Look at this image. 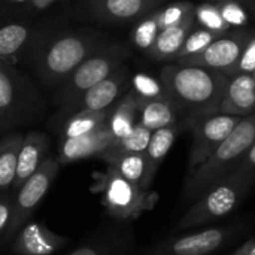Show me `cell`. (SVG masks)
<instances>
[{"instance_id": "32", "label": "cell", "mask_w": 255, "mask_h": 255, "mask_svg": "<svg viewBox=\"0 0 255 255\" xmlns=\"http://www.w3.org/2000/svg\"><path fill=\"white\" fill-rule=\"evenodd\" d=\"M194 9H196V4L190 1H175L164 7H158L155 13H157L158 24L163 30L166 27H172V25L182 22L191 12H194Z\"/></svg>"}, {"instance_id": "1", "label": "cell", "mask_w": 255, "mask_h": 255, "mask_svg": "<svg viewBox=\"0 0 255 255\" xmlns=\"http://www.w3.org/2000/svg\"><path fill=\"white\" fill-rule=\"evenodd\" d=\"M170 102L181 114L184 128L206 117L217 115L230 76L206 67L166 64L160 72Z\"/></svg>"}, {"instance_id": "26", "label": "cell", "mask_w": 255, "mask_h": 255, "mask_svg": "<svg viewBox=\"0 0 255 255\" xmlns=\"http://www.w3.org/2000/svg\"><path fill=\"white\" fill-rule=\"evenodd\" d=\"M130 90L133 91L139 106L152 100L169 99L166 87L161 79L154 78L148 73L139 72L130 79Z\"/></svg>"}, {"instance_id": "22", "label": "cell", "mask_w": 255, "mask_h": 255, "mask_svg": "<svg viewBox=\"0 0 255 255\" xmlns=\"http://www.w3.org/2000/svg\"><path fill=\"white\" fill-rule=\"evenodd\" d=\"M128 245V230H111L67 255H126Z\"/></svg>"}, {"instance_id": "12", "label": "cell", "mask_w": 255, "mask_h": 255, "mask_svg": "<svg viewBox=\"0 0 255 255\" xmlns=\"http://www.w3.org/2000/svg\"><path fill=\"white\" fill-rule=\"evenodd\" d=\"M130 90L128 73L124 64L115 70L109 78L84 91L64 108L72 114L78 112H99L114 108L120 99Z\"/></svg>"}, {"instance_id": "28", "label": "cell", "mask_w": 255, "mask_h": 255, "mask_svg": "<svg viewBox=\"0 0 255 255\" xmlns=\"http://www.w3.org/2000/svg\"><path fill=\"white\" fill-rule=\"evenodd\" d=\"M30 37V30L24 24L10 22L0 27V58H7L15 55L24 48Z\"/></svg>"}, {"instance_id": "21", "label": "cell", "mask_w": 255, "mask_h": 255, "mask_svg": "<svg viewBox=\"0 0 255 255\" xmlns=\"http://www.w3.org/2000/svg\"><path fill=\"white\" fill-rule=\"evenodd\" d=\"M181 123V114L170 99L152 100L139 106V124L151 131Z\"/></svg>"}, {"instance_id": "38", "label": "cell", "mask_w": 255, "mask_h": 255, "mask_svg": "<svg viewBox=\"0 0 255 255\" xmlns=\"http://www.w3.org/2000/svg\"><path fill=\"white\" fill-rule=\"evenodd\" d=\"M57 0H30V9L31 10H36V12H40V10H45L48 9L51 4H54Z\"/></svg>"}, {"instance_id": "8", "label": "cell", "mask_w": 255, "mask_h": 255, "mask_svg": "<svg viewBox=\"0 0 255 255\" xmlns=\"http://www.w3.org/2000/svg\"><path fill=\"white\" fill-rule=\"evenodd\" d=\"M60 170V161L49 157L45 158L40 167L24 182V185L16 191L15 200H13V215L12 223L7 230V235L3 241V244H9L18 232L27 224L31 214L36 211L42 199L46 196L51 184L54 182L55 176Z\"/></svg>"}, {"instance_id": "11", "label": "cell", "mask_w": 255, "mask_h": 255, "mask_svg": "<svg viewBox=\"0 0 255 255\" xmlns=\"http://www.w3.org/2000/svg\"><path fill=\"white\" fill-rule=\"evenodd\" d=\"M253 33L251 31H233L224 33L217 37L208 48H205L200 54L176 61L178 64L185 66H199L212 69L217 72H223L232 78L235 67L238 66L241 55L250 42Z\"/></svg>"}, {"instance_id": "10", "label": "cell", "mask_w": 255, "mask_h": 255, "mask_svg": "<svg viewBox=\"0 0 255 255\" xmlns=\"http://www.w3.org/2000/svg\"><path fill=\"white\" fill-rule=\"evenodd\" d=\"M244 117L217 114L206 117L193 123L188 130H191V149L188 158V172L202 166L214 151L229 137L235 127L241 123Z\"/></svg>"}, {"instance_id": "6", "label": "cell", "mask_w": 255, "mask_h": 255, "mask_svg": "<svg viewBox=\"0 0 255 255\" xmlns=\"http://www.w3.org/2000/svg\"><path fill=\"white\" fill-rule=\"evenodd\" d=\"M242 223L214 226L184 235H173L146 251L145 255H217L241 232Z\"/></svg>"}, {"instance_id": "4", "label": "cell", "mask_w": 255, "mask_h": 255, "mask_svg": "<svg viewBox=\"0 0 255 255\" xmlns=\"http://www.w3.org/2000/svg\"><path fill=\"white\" fill-rule=\"evenodd\" d=\"M93 191L100 194L106 212L118 221L137 220L143 212L151 211L158 202V194L127 181L112 166L97 173Z\"/></svg>"}, {"instance_id": "15", "label": "cell", "mask_w": 255, "mask_h": 255, "mask_svg": "<svg viewBox=\"0 0 255 255\" xmlns=\"http://www.w3.org/2000/svg\"><path fill=\"white\" fill-rule=\"evenodd\" d=\"M115 140L108 123L100 126L99 128L76 136V137H64L61 148H60V158L61 164L85 160L90 157H100Z\"/></svg>"}, {"instance_id": "16", "label": "cell", "mask_w": 255, "mask_h": 255, "mask_svg": "<svg viewBox=\"0 0 255 255\" xmlns=\"http://www.w3.org/2000/svg\"><path fill=\"white\" fill-rule=\"evenodd\" d=\"M218 114L248 117L255 114V79L253 75L232 76Z\"/></svg>"}, {"instance_id": "23", "label": "cell", "mask_w": 255, "mask_h": 255, "mask_svg": "<svg viewBox=\"0 0 255 255\" xmlns=\"http://www.w3.org/2000/svg\"><path fill=\"white\" fill-rule=\"evenodd\" d=\"M22 140L24 136L15 133L0 142V191L12 188Z\"/></svg>"}, {"instance_id": "18", "label": "cell", "mask_w": 255, "mask_h": 255, "mask_svg": "<svg viewBox=\"0 0 255 255\" xmlns=\"http://www.w3.org/2000/svg\"><path fill=\"white\" fill-rule=\"evenodd\" d=\"M196 24V15L191 12L182 22L163 28L157 36L152 48L146 54L155 61H175L184 46L187 36Z\"/></svg>"}, {"instance_id": "17", "label": "cell", "mask_w": 255, "mask_h": 255, "mask_svg": "<svg viewBox=\"0 0 255 255\" xmlns=\"http://www.w3.org/2000/svg\"><path fill=\"white\" fill-rule=\"evenodd\" d=\"M48 151V137L43 133H28L24 136L22 145L18 154L16 175L12 184V191L16 193L24 182L40 167Z\"/></svg>"}, {"instance_id": "7", "label": "cell", "mask_w": 255, "mask_h": 255, "mask_svg": "<svg viewBox=\"0 0 255 255\" xmlns=\"http://www.w3.org/2000/svg\"><path fill=\"white\" fill-rule=\"evenodd\" d=\"M126 55V49L120 45H115L111 48L97 49L87 57L70 75L63 79L60 96L64 106L88 88L109 78L124 64Z\"/></svg>"}, {"instance_id": "14", "label": "cell", "mask_w": 255, "mask_h": 255, "mask_svg": "<svg viewBox=\"0 0 255 255\" xmlns=\"http://www.w3.org/2000/svg\"><path fill=\"white\" fill-rule=\"evenodd\" d=\"M69 244L66 236L57 235L42 223H27L13 238L12 254L54 255Z\"/></svg>"}, {"instance_id": "30", "label": "cell", "mask_w": 255, "mask_h": 255, "mask_svg": "<svg viewBox=\"0 0 255 255\" xmlns=\"http://www.w3.org/2000/svg\"><path fill=\"white\" fill-rule=\"evenodd\" d=\"M220 36L221 34H217V33H214L211 30H206V28H203V27L196 24L193 27V30L190 31V34L187 36V39L184 42V46L179 51V54H178L175 61H179V60H184V58H188V57L200 54L205 48H208Z\"/></svg>"}, {"instance_id": "34", "label": "cell", "mask_w": 255, "mask_h": 255, "mask_svg": "<svg viewBox=\"0 0 255 255\" xmlns=\"http://www.w3.org/2000/svg\"><path fill=\"white\" fill-rule=\"evenodd\" d=\"M255 72V33L251 36L250 42L247 43L241 60L238 63V66L235 67V72L232 76L236 75H253Z\"/></svg>"}, {"instance_id": "19", "label": "cell", "mask_w": 255, "mask_h": 255, "mask_svg": "<svg viewBox=\"0 0 255 255\" xmlns=\"http://www.w3.org/2000/svg\"><path fill=\"white\" fill-rule=\"evenodd\" d=\"M182 128H184L182 123H176V124H172V126H167V127L152 131L149 145L145 151L148 167H146V175H145V179L142 184L143 190H151L152 181H154L160 166L163 164L164 158L167 157L169 151L172 149V146Z\"/></svg>"}, {"instance_id": "25", "label": "cell", "mask_w": 255, "mask_h": 255, "mask_svg": "<svg viewBox=\"0 0 255 255\" xmlns=\"http://www.w3.org/2000/svg\"><path fill=\"white\" fill-rule=\"evenodd\" d=\"M121 176L127 181L142 187L145 175H146V155L145 152H131V154H121L108 161Z\"/></svg>"}, {"instance_id": "39", "label": "cell", "mask_w": 255, "mask_h": 255, "mask_svg": "<svg viewBox=\"0 0 255 255\" xmlns=\"http://www.w3.org/2000/svg\"><path fill=\"white\" fill-rule=\"evenodd\" d=\"M7 1L15 3V4H24V3H27V1H30V0H7Z\"/></svg>"}, {"instance_id": "31", "label": "cell", "mask_w": 255, "mask_h": 255, "mask_svg": "<svg viewBox=\"0 0 255 255\" xmlns=\"http://www.w3.org/2000/svg\"><path fill=\"white\" fill-rule=\"evenodd\" d=\"M194 15H196L197 25H200L206 30H211L217 34H224L230 30V25L224 21L217 4L202 3V4L196 6Z\"/></svg>"}, {"instance_id": "27", "label": "cell", "mask_w": 255, "mask_h": 255, "mask_svg": "<svg viewBox=\"0 0 255 255\" xmlns=\"http://www.w3.org/2000/svg\"><path fill=\"white\" fill-rule=\"evenodd\" d=\"M112 112L111 109L99 112H78L70 117L64 128V137H76L85 133H90L100 126L108 123V118Z\"/></svg>"}, {"instance_id": "3", "label": "cell", "mask_w": 255, "mask_h": 255, "mask_svg": "<svg viewBox=\"0 0 255 255\" xmlns=\"http://www.w3.org/2000/svg\"><path fill=\"white\" fill-rule=\"evenodd\" d=\"M254 185L255 181L253 178L233 172L211 187L191 205V208L176 224L173 233L209 226L229 217L245 202Z\"/></svg>"}, {"instance_id": "36", "label": "cell", "mask_w": 255, "mask_h": 255, "mask_svg": "<svg viewBox=\"0 0 255 255\" xmlns=\"http://www.w3.org/2000/svg\"><path fill=\"white\" fill-rule=\"evenodd\" d=\"M236 172L242 173L245 176H250L255 181V142L250 148V151L247 152V155L244 157V160L239 164V167L236 169Z\"/></svg>"}, {"instance_id": "29", "label": "cell", "mask_w": 255, "mask_h": 255, "mask_svg": "<svg viewBox=\"0 0 255 255\" xmlns=\"http://www.w3.org/2000/svg\"><path fill=\"white\" fill-rule=\"evenodd\" d=\"M160 31H161V27L158 24L157 13L152 12V13L143 16L142 19H139L137 22H134L130 39L137 49L148 52L152 48Z\"/></svg>"}, {"instance_id": "37", "label": "cell", "mask_w": 255, "mask_h": 255, "mask_svg": "<svg viewBox=\"0 0 255 255\" xmlns=\"http://www.w3.org/2000/svg\"><path fill=\"white\" fill-rule=\"evenodd\" d=\"M230 255H255V238H251L247 242H244L236 251H233Z\"/></svg>"}, {"instance_id": "5", "label": "cell", "mask_w": 255, "mask_h": 255, "mask_svg": "<svg viewBox=\"0 0 255 255\" xmlns=\"http://www.w3.org/2000/svg\"><path fill=\"white\" fill-rule=\"evenodd\" d=\"M96 39L90 34L69 33L54 39L40 54L39 76L45 82H60L70 75L87 57L96 52Z\"/></svg>"}, {"instance_id": "13", "label": "cell", "mask_w": 255, "mask_h": 255, "mask_svg": "<svg viewBox=\"0 0 255 255\" xmlns=\"http://www.w3.org/2000/svg\"><path fill=\"white\" fill-rule=\"evenodd\" d=\"M166 0H90L91 13L111 24L137 22L155 12Z\"/></svg>"}, {"instance_id": "41", "label": "cell", "mask_w": 255, "mask_h": 255, "mask_svg": "<svg viewBox=\"0 0 255 255\" xmlns=\"http://www.w3.org/2000/svg\"><path fill=\"white\" fill-rule=\"evenodd\" d=\"M220 1H223V0H220Z\"/></svg>"}, {"instance_id": "24", "label": "cell", "mask_w": 255, "mask_h": 255, "mask_svg": "<svg viewBox=\"0 0 255 255\" xmlns=\"http://www.w3.org/2000/svg\"><path fill=\"white\" fill-rule=\"evenodd\" d=\"M151 136H152V131L137 123L136 127L127 136L114 140L112 145L100 155V158L108 163L111 158H114L117 155H121V154L145 152L148 145H149Z\"/></svg>"}, {"instance_id": "33", "label": "cell", "mask_w": 255, "mask_h": 255, "mask_svg": "<svg viewBox=\"0 0 255 255\" xmlns=\"http://www.w3.org/2000/svg\"><path fill=\"white\" fill-rule=\"evenodd\" d=\"M218 9L224 18V21L230 25V28L245 27L250 21L248 10L238 0H223L218 4Z\"/></svg>"}, {"instance_id": "20", "label": "cell", "mask_w": 255, "mask_h": 255, "mask_svg": "<svg viewBox=\"0 0 255 255\" xmlns=\"http://www.w3.org/2000/svg\"><path fill=\"white\" fill-rule=\"evenodd\" d=\"M139 123V103L131 90H128L120 102L112 108V112L108 118V126L117 139L127 136Z\"/></svg>"}, {"instance_id": "35", "label": "cell", "mask_w": 255, "mask_h": 255, "mask_svg": "<svg viewBox=\"0 0 255 255\" xmlns=\"http://www.w3.org/2000/svg\"><path fill=\"white\" fill-rule=\"evenodd\" d=\"M15 197L9 194H0V241L3 242L12 223Z\"/></svg>"}, {"instance_id": "9", "label": "cell", "mask_w": 255, "mask_h": 255, "mask_svg": "<svg viewBox=\"0 0 255 255\" xmlns=\"http://www.w3.org/2000/svg\"><path fill=\"white\" fill-rule=\"evenodd\" d=\"M34 96L25 78L0 58V128L13 127L33 112Z\"/></svg>"}, {"instance_id": "40", "label": "cell", "mask_w": 255, "mask_h": 255, "mask_svg": "<svg viewBox=\"0 0 255 255\" xmlns=\"http://www.w3.org/2000/svg\"><path fill=\"white\" fill-rule=\"evenodd\" d=\"M253 76H254V79H255V72H254V73H253Z\"/></svg>"}, {"instance_id": "2", "label": "cell", "mask_w": 255, "mask_h": 255, "mask_svg": "<svg viewBox=\"0 0 255 255\" xmlns=\"http://www.w3.org/2000/svg\"><path fill=\"white\" fill-rule=\"evenodd\" d=\"M255 142V114L244 117L229 137L197 169L188 172L182 203H194L211 187L236 172L244 157Z\"/></svg>"}]
</instances>
